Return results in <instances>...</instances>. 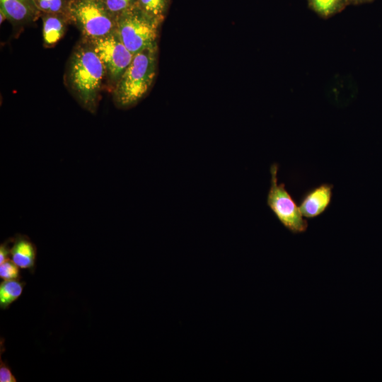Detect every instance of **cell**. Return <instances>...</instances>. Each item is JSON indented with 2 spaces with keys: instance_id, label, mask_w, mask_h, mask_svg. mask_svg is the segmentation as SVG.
<instances>
[{
  "instance_id": "10",
  "label": "cell",
  "mask_w": 382,
  "mask_h": 382,
  "mask_svg": "<svg viewBox=\"0 0 382 382\" xmlns=\"http://www.w3.org/2000/svg\"><path fill=\"white\" fill-rule=\"evenodd\" d=\"M69 22V18L65 16L43 13L42 35L45 45L50 47L56 44L64 36Z\"/></svg>"
},
{
  "instance_id": "6",
  "label": "cell",
  "mask_w": 382,
  "mask_h": 382,
  "mask_svg": "<svg viewBox=\"0 0 382 382\" xmlns=\"http://www.w3.org/2000/svg\"><path fill=\"white\" fill-rule=\"evenodd\" d=\"M85 40L102 61L109 79L117 83L134 55L122 42L116 30L104 37Z\"/></svg>"
},
{
  "instance_id": "13",
  "label": "cell",
  "mask_w": 382,
  "mask_h": 382,
  "mask_svg": "<svg viewBox=\"0 0 382 382\" xmlns=\"http://www.w3.org/2000/svg\"><path fill=\"white\" fill-rule=\"evenodd\" d=\"M169 0H137L136 5L149 16L163 21Z\"/></svg>"
},
{
  "instance_id": "3",
  "label": "cell",
  "mask_w": 382,
  "mask_h": 382,
  "mask_svg": "<svg viewBox=\"0 0 382 382\" xmlns=\"http://www.w3.org/2000/svg\"><path fill=\"white\" fill-rule=\"evenodd\" d=\"M161 23V21L149 16L135 4L116 17V31L125 47L134 55L157 46Z\"/></svg>"
},
{
  "instance_id": "12",
  "label": "cell",
  "mask_w": 382,
  "mask_h": 382,
  "mask_svg": "<svg viewBox=\"0 0 382 382\" xmlns=\"http://www.w3.org/2000/svg\"><path fill=\"white\" fill-rule=\"evenodd\" d=\"M25 282L19 279L4 280L0 284V308L7 309L21 295Z\"/></svg>"
},
{
  "instance_id": "20",
  "label": "cell",
  "mask_w": 382,
  "mask_h": 382,
  "mask_svg": "<svg viewBox=\"0 0 382 382\" xmlns=\"http://www.w3.org/2000/svg\"><path fill=\"white\" fill-rule=\"evenodd\" d=\"M1 23L4 21L5 18H6V16H5V14L1 11Z\"/></svg>"
},
{
  "instance_id": "18",
  "label": "cell",
  "mask_w": 382,
  "mask_h": 382,
  "mask_svg": "<svg viewBox=\"0 0 382 382\" xmlns=\"http://www.w3.org/2000/svg\"><path fill=\"white\" fill-rule=\"evenodd\" d=\"M12 240L9 239L7 241H5L4 243H1L0 245V264L5 262L6 260L9 259V255H11V248L10 243H11Z\"/></svg>"
},
{
  "instance_id": "7",
  "label": "cell",
  "mask_w": 382,
  "mask_h": 382,
  "mask_svg": "<svg viewBox=\"0 0 382 382\" xmlns=\"http://www.w3.org/2000/svg\"><path fill=\"white\" fill-rule=\"evenodd\" d=\"M333 185L323 183L308 190L301 198L298 205L305 218H315L323 214L329 207L332 197Z\"/></svg>"
},
{
  "instance_id": "11",
  "label": "cell",
  "mask_w": 382,
  "mask_h": 382,
  "mask_svg": "<svg viewBox=\"0 0 382 382\" xmlns=\"http://www.w3.org/2000/svg\"><path fill=\"white\" fill-rule=\"evenodd\" d=\"M309 8L323 18H328L342 11L348 0H308Z\"/></svg>"
},
{
  "instance_id": "16",
  "label": "cell",
  "mask_w": 382,
  "mask_h": 382,
  "mask_svg": "<svg viewBox=\"0 0 382 382\" xmlns=\"http://www.w3.org/2000/svg\"><path fill=\"white\" fill-rule=\"evenodd\" d=\"M19 267L11 259L0 264V277L4 280L19 279Z\"/></svg>"
},
{
  "instance_id": "15",
  "label": "cell",
  "mask_w": 382,
  "mask_h": 382,
  "mask_svg": "<svg viewBox=\"0 0 382 382\" xmlns=\"http://www.w3.org/2000/svg\"><path fill=\"white\" fill-rule=\"evenodd\" d=\"M106 9L115 17L134 6L137 0H100Z\"/></svg>"
},
{
  "instance_id": "9",
  "label": "cell",
  "mask_w": 382,
  "mask_h": 382,
  "mask_svg": "<svg viewBox=\"0 0 382 382\" xmlns=\"http://www.w3.org/2000/svg\"><path fill=\"white\" fill-rule=\"evenodd\" d=\"M36 254V248L28 236L18 234L13 239L11 257L20 268L28 269L33 272Z\"/></svg>"
},
{
  "instance_id": "4",
  "label": "cell",
  "mask_w": 382,
  "mask_h": 382,
  "mask_svg": "<svg viewBox=\"0 0 382 382\" xmlns=\"http://www.w3.org/2000/svg\"><path fill=\"white\" fill-rule=\"evenodd\" d=\"M69 17L85 39L104 37L116 30V17L100 0H71Z\"/></svg>"
},
{
  "instance_id": "1",
  "label": "cell",
  "mask_w": 382,
  "mask_h": 382,
  "mask_svg": "<svg viewBox=\"0 0 382 382\" xmlns=\"http://www.w3.org/2000/svg\"><path fill=\"white\" fill-rule=\"evenodd\" d=\"M105 75L102 61L87 42L77 46L69 59L67 82L80 105L92 113L96 111Z\"/></svg>"
},
{
  "instance_id": "14",
  "label": "cell",
  "mask_w": 382,
  "mask_h": 382,
  "mask_svg": "<svg viewBox=\"0 0 382 382\" xmlns=\"http://www.w3.org/2000/svg\"><path fill=\"white\" fill-rule=\"evenodd\" d=\"M42 13L60 14L69 17L71 0H34ZM71 22V21H70Z\"/></svg>"
},
{
  "instance_id": "5",
  "label": "cell",
  "mask_w": 382,
  "mask_h": 382,
  "mask_svg": "<svg viewBox=\"0 0 382 382\" xmlns=\"http://www.w3.org/2000/svg\"><path fill=\"white\" fill-rule=\"evenodd\" d=\"M279 166L273 163L270 168V186L267 195V204L277 219L294 233L307 230L308 222L301 214L298 205L285 188L284 183H278Z\"/></svg>"
},
{
  "instance_id": "19",
  "label": "cell",
  "mask_w": 382,
  "mask_h": 382,
  "mask_svg": "<svg viewBox=\"0 0 382 382\" xmlns=\"http://www.w3.org/2000/svg\"><path fill=\"white\" fill-rule=\"evenodd\" d=\"M374 0H348L349 5H359L366 3H371L374 1Z\"/></svg>"
},
{
  "instance_id": "8",
  "label": "cell",
  "mask_w": 382,
  "mask_h": 382,
  "mask_svg": "<svg viewBox=\"0 0 382 382\" xmlns=\"http://www.w3.org/2000/svg\"><path fill=\"white\" fill-rule=\"evenodd\" d=\"M1 11L13 23L35 21L42 13L34 0H0Z\"/></svg>"
},
{
  "instance_id": "2",
  "label": "cell",
  "mask_w": 382,
  "mask_h": 382,
  "mask_svg": "<svg viewBox=\"0 0 382 382\" xmlns=\"http://www.w3.org/2000/svg\"><path fill=\"white\" fill-rule=\"evenodd\" d=\"M157 46L146 48L134 55L113 91L117 107L135 105L149 91L156 73Z\"/></svg>"
},
{
  "instance_id": "17",
  "label": "cell",
  "mask_w": 382,
  "mask_h": 382,
  "mask_svg": "<svg viewBox=\"0 0 382 382\" xmlns=\"http://www.w3.org/2000/svg\"><path fill=\"white\" fill-rule=\"evenodd\" d=\"M0 381L1 382H16V378L13 375L8 366H7L0 357Z\"/></svg>"
}]
</instances>
